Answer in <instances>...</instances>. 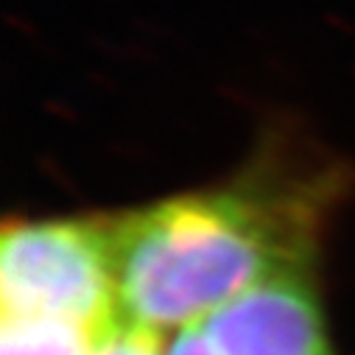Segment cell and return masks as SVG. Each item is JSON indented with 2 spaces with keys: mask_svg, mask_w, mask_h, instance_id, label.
<instances>
[{
  "mask_svg": "<svg viewBox=\"0 0 355 355\" xmlns=\"http://www.w3.org/2000/svg\"><path fill=\"white\" fill-rule=\"evenodd\" d=\"M121 324L90 327L62 319H3L0 355H93Z\"/></svg>",
  "mask_w": 355,
  "mask_h": 355,
  "instance_id": "cell-4",
  "label": "cell"
},
{
  "mask_svg": "<svg viewBox=\"0 0 355 355\" xmlns=\"http://www.w3.org/2000/svg\"><path fill=\"white\" fill-rule=\"evenodd\" d=\"M311 213L269 191L182 193L112 221L121 319L154 333L185 330L227 302L311 260Z\"/></svg>",
  "mask_w": 355,
  "mask_h": 355,
  "instance_id": "cell-1",
  "label": "cell"
},
{
  "mask_svg": "<svg viewBox=\"0 0 355 355\" xmlns=\"http://www.w3.org/2000/svg\"><path fill=\"white\" fill-rule=\"evenodd\" d=\"M165 352L168 344L162 341V333L123 322L110 338L98 344L93 355H165Z\"/></svg>",
  "mask_w": 355,
  "mask_h": 355,
  "instance_id": "cell-5",
  "label": "cell"
},
{
  "mask_svg": "<svg viewBox=\"0 0 355 355\" xmlns=\"http://www.w3.org/2000/svg\"><path fill=\"white\" fill-rule=\"evenodd\" d=\"M3 319L121 324L112 263V221H17L0 241Z\"/></svg>",
  "mask_w": 355,
  "mask_h": 355,
  "instance_id": "cell-2",
  "label": "cell"
},
{
  "mask_svg": "<svg viewBox=\"0 0 355 355\" xmlns=\"http://www.w3.org/2000/svg\"><path fill=\"white\" fill-rule=\"evenodd\" d=\"M165 355H218L216 347L205 338V333L191 324L185 330H176L173 338L168 341V352Z\"/></svg>",
  "mask_w": 355,
  "mask_h": 355,
  "instance_id": "cell-6",
  "label": "cell"
},
{
  "mask_svg": "<svg viewBox=\"0 0 355 355\" xmlns=\"http://www.w3.org/2000/svg\"><path fill=\"white\" fill-rule=\"evenodd\" d=\"M196 327L218 355H333L308 275L266 283Z\"/></svg>",
  "mask_w": 355,
  "mask_h": 355,
  "instance_id": "cell-3",
  "label": "cell"
}]
</instances>
